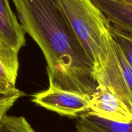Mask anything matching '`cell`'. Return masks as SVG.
Instances as JSON below:
<instances>
[{
	"label": "cell",
	"mask_w": 132,
	"mask_h": 132,
	"mask_svg": "<svg viewBox=\"0 0 132 132\" xmlns=\"http://www.w3.org/2000/svg\"><path fill=\"white\" fill-rule=\"evenodd\" d=\"M0 132H36L23 116H12L7 113L0 119Z\"/></svg>",
	"instance_id": "cell-9"
},
{
	"label": "cell",
	"mask_w": 132,
	"mask_h": 132,
	"mask_svg": "<svg viewBox=\"0 0 132 132\" xmlns=\"http://www.w3.org/2000/svg\"><path fill=\"white\" fill-rule=\"evenodd\" d=\"M25 94L16 88L8 92L0 93V117L7 113L15 102Z\"/></svg>",
	"instance_id": "cell-11"
},
{
	"label": "cell",
	"mask_w": 132,
	"mask_h": 132,
	"mask_svg": "<svg viewBox=\"0 0 132 132\" xmlns=\"http://www.w3.org/2000/svg\"><path fill=\"white\" fill-rule=\"evenodd\" d=\"M77 129L78 132H95L91 130V129H90L89 128L84 126L83 124L80 123L79 122H77Z\"/></svg>",
	"instance_id": "cell-12"
},
{
	"label": "cell",
	"mask_w": 132,
	"mask_h": 132,
	"mask_svg": "<svg viewBox=\"0 0 132 132\" xmlns=\"http://www.w3.org/2000/svg\"><path fill=\"white\" fill-rule=\"evenodd\" d=\"M21 25L41 49L49 86L91 95L98 86L92 62L58 0H12Z\"/></svg>",
	"instance_id": "cell-1"
},
{
	"label": "cell",
	"mask_w": 132,
	"mask_h": 132,
	"mask_svg": "<svg viewBox=\"0 0 132 132\" xmlns=\"http://www.w3.org/2000/svg\"><path fill=\"white\" fill-rule=\"evenodd\" d=\"M120 1L126 3H128V4L130 5H132V0H120Z\"/></svg>",
	"instance_id": "cell-14"
},
{
	"label": "cell",
	"mask_w": 132,
	"mask_h": 132,
	"mask_svg": "<svg viewBox=\"0 0 132 132\" xmlns=\"http://www.w3.org/2000/svg\"><path fill=\"white\" fill-rule=\"evenodd\" d=\"M32 102L62 116L79 117L88 111L90 95L53 86L32 95Z\"/></svg>",
	"instance_id": "cell-3"
},
{
	"label": "cell",
	"mask_w": 132,
	"mask_h": 132,
	"mask_svg": "<svg viewBox=\"0 0 132 132\" xmlns=\"http://www.w3.org/2000/svg\"><path fill=\"white\" fill-rule=\"evenodd\" d=\"M92 62L98 85L111 87L132 111V96L117 55L111 25L91 0H58Z\"/></svg>",
	"instance_id": "cell-2"
},
{
	"label": "cell",
	"mask_w": 132,
	"mask_h": 132,
	"mask_svg": "<svg viewBox=\"0 0 132 132\" xmlns=\"http://www.w3.org/2000/svg\"><path fill=\"white\" fill-rule=\"evenodd\" d=\"M25 33L9 0H0V37L19 52L26 44Z\"/></svg>",
	"instance_id": "cell-6"
},
{
	"label": "cell",
	"mask_w": 132,
	"mask_h": 132,
	"mask_svg": "<svg viewBox=\"0 0 132 132\" xmlns=\"http://www.w3.org/2000/svg\"><path fill=\"white\" fill-rule=\"evenodd\" d=\"M2 117H0V119H1V118H2Z\"/></svg>",
	"instance_id": "cell-15"
},
{
	"label": "cell",
	"mask_w": 132,
	"mask_h": 132,
	"mask_svg": "<svg viewBox=\"0 0 132 132\" xmlns=\"http://www.w3.org/2000/svg\"><path fill=\"white\" fill-rule=\"evenodd\" d=\"M87 113L118 122L132 120V111L111 87L98 85L90 95Z\"/></svg>",
	"instance_id": "cell-4"
},
{
	"label": "cell",
	"mask_w": 132,
	"mask_h": 132,
	"mask_svg": "<svg viewBox=\"0 0 132 132\" xmlns=\"http://www.w3.org/2000/svg\"><path fill=\"white\" fill-rule=\"evenodd\" d=\"M16 88V87H11V86L5 84H3V83H2V82H0V93L8 92V91H11Z\"/></svg>",
	"instance_id": "cell-13"
},
{
	"label": "cell",
	"mask_w": 132,
	"mask_h": 132,
	"mask_svg": "<svg viewBox=\"0 0 132 132\" xmlns=\"http://www.w3.org/2000/svg\"><path fill=\"white\" fill-rule=\"evenodd\" d=\"M78 122L95 132H132V120L118 122L84 113L78 117Z\"/></svg>",
	"instance_id": "cell-8"
},
{
	"label": "cell",
	"mask_w": 132,
	"mask_h": 132,
	"mask_svg": "<svg viewBox=\"0 0 132 132\" xmlns=\"http://www.w3.org/2000/svg\"><path fill=\"white\" fill-rule=\"evenodd\" d=\"M111 26L132 40V5L120 0H91Z\"/></svg>",
	"instance_id": "cell-5"
},
{
	"label": "cell",
	"mask_w": 132,
	"mask_h": 132,
	"mask_svg": "<svg viewBox=\"0 0 132 132\" xmlns=\"http://www.w3.org/2000/svg\"><path fill=\"white\" fill-rule=\"evenodd\" d=\"M18 53L0 37V82L14 87L20 67Z\"/></svg>",
	"instance_id": "cell-7"
},
{
	"label": "cell",
	"mask_w": 132,
	"mask_h": 132,
	"mask_svg": "<svg viewBox=\"0 0 132 132\" xmlns=\"http://www.w3.org/2000/svg\"><path fill=\"white\" fill-rule=\"evenodd\" d=\"M111 34L115 42L121 49L127 62L132 68V40L112 26Z\"/></svg>",
	"instance_id": "cell-10"
}]
</instances>
